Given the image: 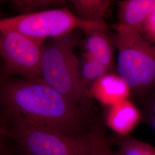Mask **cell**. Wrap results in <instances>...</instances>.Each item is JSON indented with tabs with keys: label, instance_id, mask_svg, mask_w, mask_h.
<instances>
[{
	"label": "cell",
	"instance_id": "obj_1",
	"mask_svg": "<svg viewBox=\"0 0 155 155\" xmlns=\"http://www.w3.org/2000/svg\"><path fill=\"white\" fill-rule=\"evenodd\" d=\"M2 118L75 137L89 135L99 123L93 109L78 104L43 81L6 79L0 89Z\"/></svg>",
	"mask_w": 155,
	"mask_h": 155
},
{
	"label": "cell",
	"instance_id": "obj_2",
	"mask_svg": "<svg viewBox=\"0 0 155 155\" xmlns=\"http://www.w3.org/2000/svg\"><path fill=\"white\" fill-rule=\"evenodd\" d=\"M115 30L118 74L135 94L154 87L155 45L140 32L120 23Z\"/></svg>",
	"mask_w": 155,
	"mask_h": 155
},
{
	"label": "cell",
	"instance_id": "obj_15",
	"mask_svg": "<svg viewBox=\"0 0 155 155\" xmlns=\"http://www.w3.org/2000/svg\"><path fill=\"white\" fill-rule=\"evenodd\" d=\"M91 143L90 155H113L108 144L104 128L98 125L90 134Z\"/></svg>",
	"mask_w": 155,
	"mask_h": 155
},
{
	"label": "cell",
	"instance_id": "obj_11",
	"mask_svg": "<svg viewBox=\"0 0 155 155\" xmlns=\"http://www.w3.org/2000/svg\"><path fill=\"white\" fill-rule=\"evenodd\" d=\"M79 18L89 22L105 24L104 17L110 2L106 0H74L71 1Z\"/></svg>",
	"mask_w": 155,
	"mask_h": 155
},
{
	"label": "cell",
	"instance_id": "obj_14",
	"mask_svg": "<svg viewBox=\"0 0 155 155\" xmlns=\"http://www.w3.org/2000/svg\"><path fill=\"white\" fill-rule=\"evenodd\" d=\"M113 155H155V148L141 140L125 136Z\"/></svg>",
	"mask_w": 155,
	"mask_h": 155
},
{
	"label": "cell",
	"instance_id": "obj_17",
	"mask_svg": "<svg viewBox=\"0 0 155 155\" xmlns=\"http://www.w3.org/2000/svg\"><path fill=\"white\" fill-rule=\"evenodd\" d=\"M145 118L146 121L155 132V96L146 106Z\"/></svg>",
	"mask_w": 155,
	"mask_h": 155
},
{
	"label": "cell",
	"instance_id": "obj_6",
	"mask_svg": "<svg viewBox=\"0 0 155 155\" xmlns=\"http://www.w3.org/2000/svg\"><path fill=\"white\" fill-rule=\"evenodd\" d=\"M44 41L15 31L1 32L0 53L8 75L42 81Z\"/></svg>",
	"mask_w": 155,
	"mask_h": 155
},
{
	"label": "cell",
	"instance_id": "obj_12",
	"mask_svg": "<svg viewBox=\"0 0 155 155\" xmlns=\"http://www.w3.org/2000/svg\"><path fill=\"white\" fill-rule=\"evenodd\" d=\"M109 69L85 54L83 57L80 74L83 87L89 93L91 86L99 79L109 72Z\"/></svg>",
	"mask_w": 155,
	"mask_h": 155
},
{
	"label": "cell",
	"instance_id": "obj_10",
	"mask_svg": "<svg viewBox=\"0 0 155 155\" xmlns=\"http://www.w3.org/2000/svg\"><path fill=\"white\" fill-rule=\"evenodd\" d=\"M107 28L84 31L87 36L85 48L87 55L110 69L113 61V50L110 40L105 32Z\"/></svg>",
	"mask_w": 155,
	"mask_h": 155
},
{
	"label": "cell",
	"instance_id": "obj_5",
	"mask_svg": "<svg viewBox=\"0 0 155 155\" xmlns=\"http://www.w3.org/2000/svg\"><path fill=\"white\" fill-rule=\"evenodd\" d=\"M97 28H107V26L106 24L84 21L75 16L67 8L20 15L0 20L1 32L15 31L43 41L48 38L64 37L77 28L86 31Z\"/></svg>",
	"mask_w": 155,
	"mask_h": 155
},
{
	"label": "cell",
	"instance_id": "obj_4",
	"mask_svg": "<svg viewBox=\"0 0 155 155\" xmlns=\"http://www.w3.org/2000/svg\"><path fill=\"white\" fill-rule=\"evenodd\" d=\"M1 133L15 141L25 155H90V134L75 137L2 118Z\"/></svg>",
	"mask_w": 155,
	"mask_h": 155
},
{
	"label": "cell",
	"instance_id": "obj_13",
	"mask_svg": "<svg viewBox=\"0 0 155 155\" xmlns=\"http://www.w3.org/2000/svg\"><path fill=\"white\" fill-rule=\"evenodd\" d=\"M65 2L57 0H15L11 1V4L21 12V15H28L52 9V7L63 5Z\"/></svg>",
	"mask_w": 155,
	"mask_h": 155
},
{
	"label": "cell",
	"instance_id": "obj_16",
	"mask_svg": "<svg viewBox=\"0 0 155 155\" xmlns=\"http://www.w3.org/2000/svg\"><path fill=\"white\" fill-rule=\"evenodd\" d=\"M140 32L146 39L155 45V11L144 24Z\"/></svg>",
	"mask_w": 155,
	"mask_h": 155
},
{
	"label": "cell",
	"instance_id": "obj_3",
	"mask_svg": "<svg viewBox=\"0 0 155 155\" xmlns=\"http://www.w3.org/2000/svg\"><path fill=\"white\" fill-rule=\"evenodd\" d=\"M42 81L67 99L93 109L83 87L77 58L71 44L64 37L44 45L41 61Z\"/></svg>",
	"mask_w": 155,
	"mask_h": 155
},
{
	"label": "cell",
	"instance_id": "obj_7",
	"mask_svg": "<svg viewBox=\"0 0 155 155\" xmlns=\"http://www.w3.org/2000/svg\"><path fill=\"white\" fill-rule=\"evenodd\" d=\"M131 90L118 74L109 72L99 79L89 91L91 98L110 107L125 100H129Z\"/></svg>",
	"mask_w": 155,
	"mask_h": 155
},
{
	"label": "cell",
	"instance_id": "obj_8",
	"mask_svg": "<svg viewBox=\"0 0 155 155\" xmlns=\"http://www.w3.org/2000/svg\"><path fill=\"white\" fill-rule=\"evenodd\" d=\"M141 113L133 102L125 100L108 107L106 114L107 125L121 136H127L138 125Z\"/></svg>",
	"mask_w": 155,
	"mask_h": 155
},
{
	"label": "cell",
	"instance_id": "obj_9",
	"mask_svg": "<svg viewBox=\"0 0 155 155\" xmlns=\"http://www.w3.org/2000/svg\"><path fill=\"white\" fill-rule=\"evenodd\" d=\"M155 11V0H125L118 4L120 24L141 32Z\"/></svg>",
	"mask_w": 155,
	"mask_h": 155
}]
</instances>
